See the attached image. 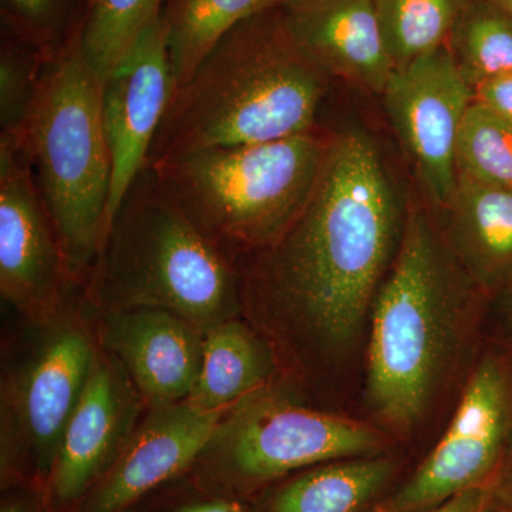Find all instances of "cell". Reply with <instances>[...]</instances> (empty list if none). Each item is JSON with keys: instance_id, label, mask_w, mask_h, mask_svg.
I'll list each match as a JSON object with an SVG mask.
<instances>
[{"instance_id": "1", "label": "cell", "mask_w": 512, "mask_h": 512, "mask_svg": "<svg viewBox=\"0 0 512 512\" xmlns=\"http://www.w3.org/2000/svg\"><path fill=\"white\" fill-rule=\"evenodd\" d=\"M406 217L373 138L359 128L329 137L305 207L239 269L242 308L262 302L313 348H348L396 258Z\"/></svg>"}, {"instance_id": "2", "label": "cell", "mask_w": 512, "mask_h": 512, "mask_svg": "<svg viewBox=\"0 0 512 512\" xmlns=\"http://www.w3.org/2000/svg\"><path fill=\"white\" fill-rule=\"evenodd\" d=\"M328 79L295 45L276 3L229 29L174 90L148 164L311 133Z\"/></svg>"}, {"instance_id": "3", "label": "cell", "mask_w": 512, "mask_h": 512, "mask_svg": "<svg viewBox=\"0 0 512 512\" xmlns=\"http://www.w3.org/2000/svg\"><path fill=\"white\" fill-rule=\"evenodd\" d=\"M471 286L429 215L413 205L372 305L366 396L387 426L409 430L427 413L456 353Z\"/></svg>"}, {"instance_id": "4", "label": "cell", "mask_w": 512, "mask_h": 512, "mask_svg": "<svg viewBox=\"0 0 512 512\" xmlns=\"http://www.w3.org/2000/svg\"><path fill=\"white\" fill-rule=\"evenodd\" d=\"M86 285L100 312L164 309L202 335L242 311L237 268L175 204L151 165L128 188Z\"/></svg>"}, {"instance_id": "5", "label": "cell", "mask_w": 512, "mask_h": 512, "mask_svg": "<svg viewBox=\"0 0 512 512\" xmlns=\"http://www.w3.org/2000/svg\"><path fill=\"white\" fill-rule=\"evenodd\" d=\"M103 82L84 60L80 35L49 57L20 143L55 224L67 271L86 282L103 247L111 157L103 114Z\"/></svg>"}, {"instance_id": "6", "label": "cell", "mask_w": 512, "mask_h": 512, "mask_svg": "<svg viewBox=\"0 0 512 512\" xmlns=\"http://www.w3.org/2000/svg\"><path fill=\"white\" fill-rule=\"evenodd\" d=\"M329 137L299 134L211 147L148 164L165 191L232 264L271 247L318 181Z\"/></svg>"}, {"instance_id": "7", "label": "cell", "mask_w": 512, "mask_h": 512, "mask_svg": "<svg viewBox=\"0 0 512 512\" xmlns=\"http://www.w3.org/2000/svg\"><path fill=\"white\" fill-rule=\"evenodd\" d=\"M384 444L370 424L303 406L269 386L222 419L201 456L214 458L229 476L266 481L299 468L376 456Z\"/></svg>"}, {"instance_id": "8", "label": "cell", "mask_w": 512, "mask_h": 512, "mask_svg": "<svg viewBox=\"0 0 512 512\" xmlns=\"http://www.w3.org/2000/svg\"><path fill=\"white\" fill-rule=\"evenodd\" d=\"M2 383L3 476L29 464L50 478L70 417L92 372L97 343L73 315L57 313Z\"/></svg>"}, {"instance_id": "9", "label": "cell", "mask_w": 512, "mask_h": 512, "mask_svg": "<svg viewBox=\"0 0 512 512\" xmlns=\"http://www.w3.org/2000/svg\"><path fill=\"white\" fill-rule=\"evenodd\" d=\"M512 434V356L490 352L470 376L440 443L377 512H423L493 481Z\"/></svg>"}, {"instance_id": "10", "label": "cell", "mask_w": 512, "mask_h": 512, "mask_svg": "<svg viewBox=\"0 0 512 512\" xmlns=\"http://www.w3.org/2000/svg\"><path fill=\"white\" fill-rule=\"evenodd\" d=\"M73 284L32 161L16 137H0V292L33 322L55 318Z\"/></svg>"}, {"instance_id": "11", "label": "cell", "mask_w": 512, "mask_h": 512, "mask_svg": "<svg viewBox=\"0 0 512 512\" xmlns=\"http://www.w3.org/2000/svg\"><path fill=\"white\" fill-rule=\"evenodd\" d=\"M382 96L424 194L443 210L457 187L458 133L474 90L441 46L394 70Z\"/></svg>"}, {"instance_id": "12", "label": "cell", "mask_w": 512, "mask_h": 512, "mask_svg": "<svg viewBox=\"0 0 512 512\" xmlns=\"http://www.w3.org/2000/svg\"><path fill=\"white\" fill-rule=\"evenodd\" d=\"M173 90L167 26L161 15L103 82L101 114L111 157L107 229L128 188L148 165Z\"/></svg>"}, {"instance_id": "13", "label": "cell", "mask_w": 512, "mask_h": 512, "mask_svg": "<svg viewBox=\"0 0 512 512\" xmlns=\"http://www.w3.org/2000/svg\"><path fill=\"white\" fill-rule=\"evenodd\" d=\"M144 397L126 369L97 346L92 372L64 431L50 484L56 501L82 497L109 473L140 424Z\"/></svg>"}, {"instance_id": "14", "label": "cell", "mask_w": 512, "mask_h": 512, "mask_svg": "<svg viewBox=\"0 0 512 512\" xmlns=\"http://www.w3.org/2000/svg\"><path fill=\"white\" fill-rule=\"evenodd\" d=\"M231 410L200 409L188 399L151 404L83 512H123L148 491L177 476L200 458Z\"/></svg>"}, {"instance_id": "15", "label": "cell", "mask_w": 512, "mask_h": 512, "mask_svg": "<svg viewBox=\"0 0 512 512\" xmlns=\"http://www.w3.org/2000/svg\"><path fill=\"white\" fill-rule=\"evenodd\" d=\"M99 346L116 357L150 404L187 400L200 375L204 335L156 308L101 311Z\"/></svg>"}, {"instance_id": "16", "label": "cell", "mask_w": 512, "mask_h": 512, "mask_svg": "<svg viewBox=\"0 0 512 512\" xmlns=\"http://www.w3.org/2000/svg\"><path fill=\"white\" fill-rule=\"evenodd\" d=\"M295 45L329 77L382 94L394 72L375 0H279Z\"/></svg>"}, {"instance_id": "17", "label": "cell", "mask_w": 512, "mask_h": 512, "mask_svg": "<svg viewBox=\"0 0 512 512\" xmlns=\"http://www.w3.org/2000/svg\"><path fill=\"white\" fill-rule=\"evenodd\" d=\"M443 212L454 258L477 288L498 295L512 282V188L458 175Z\"/></svg>"}, {"instance_id": "18", "label": "cell", "mask_w": 512, "mask_h": 512, "mask_svg": "<svg viewBox=\"0 0 512 512\" xmlns=\"http://www.w3.org/2000/svg\"><path fill=\"white\" fill-rule=\"evenodd\" d=\"M278 370L268 340L237 318L204 335L200 375L188 400L204 410H231L271 386Z\"/></svg>"}, {"instance_id": "19", "label": "cell", "mask_w": 512, "mask_h": 512, "mask_svg": "<svg viewBox=\"0 0 512 512\" xmlns=\"http://www.w3.org/2000/svg\"><path fill=\"white\" fill-rule=\"evenodd\" d=\"M396 471L383 457L319 464L284 485L271 512H363L386 490Z\"/></svg>"}, {"instance_id": "20", "label": "cell", "mask_w": 512, "mask_h": 512, "mask_svg": "<svg viewBox=\"0 0 512 512\" xmlns=\"http://www.w3.org/2000/svg\"><path fill=\"white\" fill-rule=\"evenodd\" d=\"M279 0H167L163 10L174 90L187 82L229 29ZM173 90V92H174Z\"/></svg>"}, {"instance_id": "21", "label": "cell", "mask_w": 512, "mask_h": 512, "mask_svg": "<svg viewBox=\"0 0 512 512\" xmlns=\"http://www.w3.org/2000/svg\"><path fill=\"white\" fill-rule=\"evenodd\" d=\"M458 73L478 87L512 73V13L493 0H470L446 43Z\"/></svg>"}, {"instance_id": "22", "label": "cell", "mask_w": 512, "mask_h": 512, "mask_svg": "<svg viewBox=\"0 0 512 512\" xmlns=\"http://www.w3.org/2000/svg\"><path fill=\"white\" fill-rule=\"evenodd\" d=\"M468 2L470 0H375L377 22L394 70L446 46Z\"/></svg>"}, {"instance_id": "23", "label": "cell", "mask_w": 512, "mask_h": 512, "mask_svg": "<svg viewBox=\"0 0 512 512\" xmlns=\"http://www.w3.org/2000/svg\"><path fill=\"white\" fill-rule=\"evenodd\" d=\"M165 3L167 0H89L80 49L101 82L119 66L144 30L163 15Z\"/></svg>"}, {"instance_id": "24", "label": "cell", "mask_w": 512, "mask_h": 512, "mask_svg": "<svg viewBox=\"0 0 512 512\" xmlns=\"http://www.w3.org/2000/svg\"><path fill=\"white\" fill-rule=\"evenodd\" d=\"M457 173L512 188V121L474 100L458 133Z\"/></svg>"}, {"instance_id": "25", "label": "cell", "mask_w": 512, "mask_h": 512, "mask_svg": "<svg viewBox=\"0 0 512 512\" xmlns=\"http://www.w3.org/2000/svg\"><path fill=\"white\" fill-rule=\"evenodd\" d=\"M87 5L89 0H0L2 35L49 59L80 35Z\"/></svg>"}, {"instance_id": "26", "label": "cell", "mask_w": 512, "mask_h": 512, "mask_svg": "<svg viewBox=\"0 0 512 512\" xmlns=\"http://www.w3.org/2000/svg\"><path fill=\"white\" fill-rule=\"evenodd\" d=\"M46 57L2 35L0 47V137L19 136L35 100Z\"/></svg>"}, {"instance_id": "27", "label": "cell", "mask_w": 512, "mask_h": 512, "mask_svg": "<svg viewBox=\"0 0 512 512\" xmlns=\"http://www.w3.org/2000/svg\"><path fill=\"white\" fill-rule=\"evenodd\" d=\"M476 100L512 121V73L504 74L478 87Z\"/></svg>"}, {"instance_id": "28", "label": "cell", "mask_w": 512, "mask_h": 512, "mask_svg": "<svg viewBox=\"0 0 512 512\" xmlns=\"http://www.w3.org/2000/svg\"><path fill=\"white\" fill-rule=\"evenodd\" d=\"M490 487L493 508L500 512H512V434Z\"/></svg>"}, {"instance_id": "29", "label": "cell", "mask_w": 512, "mask_h": 512, "mask_svg": "<svg viewBox=\"0 0 512 512\" xmlns=\"http://www.w3.org/2000/svg\"><path fill=\"white\" fill-rule=\"evenodd\" d=\"M491 508V487L488 484L464 491L439 507L423 512H488Z\"/></svg>"}, {"instance_id": "30", "label": "cell", "mask_w": 512, "mask_h": 512, "mask_svg": "<svg viewBox=\"0 0 512 512\" xmlns=\"http://www.w3.org/2000/svg\"><path fill=\"white\" fill-rule=\"evenodd\" d=\"M177 512H244L237 504L225 500L204 501L178 508Z\"/></svg>"}, {"instance_id": "31", "label": "cell", "mask_w": 512, "mask_h": 512, "mask_svg": "<svg viewBox=\"0 0 512 512\" xmlns=\"http://www.w3.org/2000/svg\"><path fill=\"white\" fill-rule=\"evenodd\" d=\"M498 296L501 298L505 322H507L508 329H510L512 335V282L507 288L498 293Z\"/></svg>"}, {"instance_id": "32", "label": "cell", "mask_w": 512, "mask_h": 512, "mask_svg": "<svg viewBox=\"0 0 512 512\" xmlns=\"http://www.w3.org/2000/svg\"><path fill=\"white\" fill-rule=\"evenodd\" d=\"M0 512H32L29 504L23 503V501H8L2 505Z\"/></svg>"}, {"instance_id": "33", "label": "cell", "mask_w": 512, "mask_h": 512, "mask_svg": "<svg viewBox=\"0 0 512 512\" xmlns=\"http://www.w3.org/2000/svg\"><path fill=\"white\" fill-rule=\"evenodd\" d=\"M493 2L512 13V0H493Z\"/></svg>"}]
</instances>
